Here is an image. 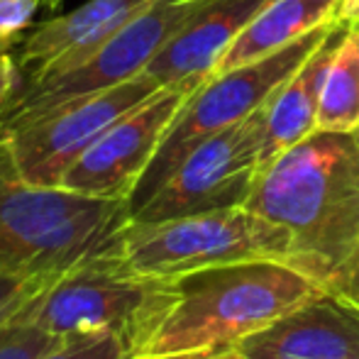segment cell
Wrapping results in <instances>:
<instances>
[{
  "label": "cell",
  "mask_w": 359,
  "mask_h": 359,
  "mask_svg": "<svg viewBox=\"0 0 359 359\" xmlns=\"http://www.w3.org/2000/svg\"><path fill=\"white\" fill-rule=\"evenodd\" d=\"M62 3H64V0H44V5H47L49 10H57V8H59V5H62Z\"/></svg>",
  "instance_id": "25"
},
{
  "label": "cell",
  "mask_w": 359,
  "mask_h": 359,
  "mask_svg": "<svg viewBox=\"0 0 359 359\" xmlns=\"http://www.w3.org/2000/svg\"><path fill=\"white\" fill-rule=\"evenodd\" d=\"M357 27H359V25H357Z\"/></svg>",
  "instance_id": "26"
},
{
  "label": "cell",
  "mask_w": 359,
  "mask_h": 359,
  "mask_svg": "<svg viewBox=\"0 0 359 359\" xmlns=\"http://www.w3.org/2000/svg\"><path fill=\"white\" fill-rule=\"evenodd\" d=\"M57 342L59 337L22 316L0 325V359H42Z\"/></svg>",
  "instance_id": "18"
},
{
  "label": "cell",
  "mask_w": 359,
  "mask_h": 359,
  "mask_svg": "<svg viewBox=\"0 0 359 359\" xmlns=\"http://www.w3.org/2000/svg\"><path fill=\"white\" fill-rule=\"evenodd\" d=\"M347 298H352L355 303H359V274L355 276V281H352V286H350V291L345 293Z\"/></svg>",
  "instance_id": "24"
},
{
  "label": "cell",
  "mask_w": 359,
  "mask_h": 359,
  "mask_svg": "<svg viewBox=\"0 0 359 359\" xmlns=\"http://www.w3.org/2000/svg\"><path fill=\"white\" fill-rule=\"evenodd\" d=\"M264 110L266 105L196 147L130 220L154 222L242 208L262 169Z\"/></svg>",
  "instance_id": "9"
},
{
  "label": "cell",
  "mask_w": 359,
  "mask_h": 359,
  "mask_svg": "<svg viewBox=\"0 0 359 359\" xmlns=\"http://www.w3.org/2000/svg\"><path fill=\"white\" fill-rule=\"evenodd\" d=\"M318 130L350 133L359 130V27L347 25L320 93Z\"/></svg>",
  "instance_id": "16"
},
{
  "label": "cell",
  "mask_w": 359,
  "mask_h": 359,
  "mask_svg": "<svg viewBox=\"0 0 359 359\" xmlns=\"http://www.w3.org/2000/svg\"><path fill=\"white\" fill-rule=\"evenodd\" d=\"M201 359H250L242 350H225V352H217V355L210 357H201Z\"/></svg>",
  "instance_id": "23"
},
{
  "label": "cell",
  "mask_w": 359,
  "mask_h": 359,
  "mask_svg": "<svg viewBox=\"0 0 359 359\" xmlns=\"http://www.w3.org/2000/svg\"><path fill=\"white\" fill-rule=\"evenodd\" d=\"M115 250L130 271L149 279H176L240 262L291 264L288 232L245 205L154 222L130 220Z\"/></svg>",
  "instance_id": "4"
},
{
  "label": "cell",
  "mask_w": 359,
  "mask_h": 359,
  "mask_svg": "<svg viewBox=\"0 0 359 359\" xmlns=\"http://www.w3.org/2000/svg\"><path fill=\"white\" fill-rule=\"evenodd\" d=\"M332 27H335V22L323 25L298 42H293L291 47L281 49L262 62L247 64V67L232 69L225 74H215L208 81H203L189 95L171 128L166 130L154 159L147 166L137 189L130 196V217L164 186V181L179 169V164L196 147L203 144L213 135L222 133V130L247 120L259 108H264L271 100V95L320 47Z\"/></svg>",
  "instance_id": "6"
},
{
  "label": "cell",
  "mask_w": 359,
  "mask_h": 359,
  "mask_svg": "<svg viewBox=\"0 0 359 359\" xmlns=\"http://www.w3.org/2000/svg\"><path fill=\"white\" fill-rule=\"evenodd\" d=\"M169 296L171 279L135 274L113 247L59 274L20 316L54 337L76 332L118 335L130 345L135 359Z\"/></svg>",
  "instance_id": "5"
},
{
  "label": "cell",
  "mask_w": 359,
  "mask_h": 359,
  "mask_svg": "<svg viewBox=\"0 0 359 359\" xmlns=\"http://www.w3.org/2000/svg\"><path fill=\"white\" fill-rule=\"evenodd\" d=\"M335 20L342 25H359V0H340Z\"/></svg>",
  "instance_id": "22"
},
{
  "label": "cell",
  "mask_w": 359,
  "mask_h": 359,
  "mask_svg": "<svg viewBox=\"0 0 359 359\" xmlns=\"http://www.w3.org/2000/svg\"><path fill=\"white\" fill-rule=\"evenodd\" d=\"M22 69H20L18 59L10 54H0V110L22 88Z\"/></svg>",
  "instance_id": "21"
},
{
  "label": "cell",
  "mask_w": 359,
  "mask_h": 359,
  "mask_svg": "<svg viewBox=\"0 0 359 359\" xmlns=\"http://www.w3.org/2000/svg\"><path fill=\"white\" fill-rule=\"evenodd\" d=\"M205 0H151L140 15L62 74L27 79L0 110V135L42 118L57 105L144 74L151 59L191 22Z\"/></svg>",
  "instance_id": "7"
},
{
  "label": "cell",
  "mask_w": 359,
  "mask_h": 359,
  "mask_svg": "<svg viewBox=\"0 0 359 359\" xmlns=\"http://www.w3.org/2000/svg\"><path fill=\"white\" fill-rule=\"evenodd\" d=\"M340 0H271L235 39L220 59L215 74L262 62L323 25L337 22ZM213 74V76H215Z\"/></svg>",
  "instance_id": "15"
},
{
  "label": "cell",
  "mask_w": 359,
  "mask_h": 359,
  "mask_svg": "<svg viewBox=\"0 0 359 359\" xmlns=\"http://www.w3.org/2000/svg\"><path fill=\"white\" fill-rule=\"evenodd\" d=\"M276 259L210 266L171 279V296L135 359H201L237 350L303 303L325 293Z\"/></svg>",
  "instance_id": "2"
},
{
  "label": "cell",
  "mask_w": 359,
  "mask_h": 359,
  "mask_svg": "<svg viewBox=\"0 0 359 359\" xmlns=\"http://www.w3.org/2000/svg\"><path fill=\"white\" fill-rule=\"evenodd\" d=\"M269 3L271 0H205L144 72L161 86H201L215 74L242 29Z\"/></svg>",
  "instance_id": "12"
},
{
  "label": "cell",
  "mask_w": 359,
  "mask_h": 359,
  "mask_svg": "<svg viewBox=\"0 0 359 359\" xmlns=\"http://www.w3.org/2000/svg\"><path fill=\"white\" fill-rule=\"evenodd\" d=\"M164 86L149 74L98 93L57 105L32 123L0 135L8 142L20 176L37 186H62L69 169L120 118L142 105Z\"/></svg>",
  "instance_id": "8"
},
{
  "label": "cell",
  "mask_w": 359,
  "mask_h": 359,
  "mask_svg": "<svg viewBox=\"0 0 359 359\" xmlns=\"http://www.w3.org/2000/svg\"><path fill=\"white\" fill-rule=\"evenodd\" d=\"M149 3L151 0H88L29 32L15 59L20 69L29 72L27 79L62 74L128 25Z\"/></svg>",
  "instance_id": "13"
},
{
  "label": "cell",
  "mask_w": 359,
  "mask_h": 359,
  "mask_svg": "<svg viewBox=\"0 0 359 359\" xmlns=\"http://www.w3.org/2000/svg\"><path fill=\"white\" fill-rule=\"evenodd\" d=\"M39 5H44V0H0V54H8L10 47L22 37Z\"/></svg>",
  "instance_id": "20"
},
{
  "label": "cell",
  "mask_w": 359,
  "mask_h": 359,
  "mask_svg": "<svg viewBox=\"0 0 359 359\" xmlns=\"http://www.w3.org/2000/svg\"><path fill=\"white\" fill-rule=\"evenodd\" d=\"M245 208L288 232L291 266L345 296L359 274V130H318L271 159Z\"/></svg>",
  "instance_id": "1"
},
{
  "label": "cell",
  "mask_w": 359,
  "mask_h": 359,
  "mask_svg": "<svg viewBox=\"0 0 359 359\" xmlns=\"http://www.w3.org/2000/svg\"><path fill=\"white\" fill-rule=\"evenodd\" d=\"M347 25L335 22L323 44L303 62L291 79L271 95L264 110V147H262V166L269 164L293 144L303 142L318 133V113H320V93L325 83L327 67L332 62L337 44L345 34Z\"/></svg>",
  "instance_id": "14"
},
{
  "label": "cell",
  "mask_w": 359,
  "mask_h": 359,
  "mask_svg": "<svg viewBox=\"0 0 359 359\" xmlns=\"http://www.w3.org/2000/svg\"><path fill=\"white\" fill-rule=\"evenodd\" d=\"M42 359H133L130 345L108 332H76L64 335Z\"/></svg>",
  "instance_id": "17"
},
{
  "label": "cell",
  "mask_w": 359,
  "mask_h": 359,
  "mask_svg": "<svg viewBox=\"0 0 359 359\" xmlns=\"http://www.w3.org/2000/svg\"><path fill=\"white\" fill-rule=\"evenodd\" d=\"M237 350L250 359H359V303L325 291Z\"/></svg>",
  "instance_id": "11"
},
{
  "label": "cell",
  "mask_w": 359,
  "mask_h": 359,
  "mask_svg": "<svg viewBox=\"0 0 359 359\" xmlns=\"http://www.w3.org/2000/svg\"><path fill=\"white\" fill-rule=\"evenodd\" d=\"M128 222V201L25 181L0 137V274H64L113 250Z\"/></svg>",
  "instance_id": "3"
},
{
  "label": "cell",
  "mask_w": 359,
  "mask_h": 359,
  "mask_svg": "<svg viewBox=\"0 0 359 359\" xmlns=\"http://www.w3.org/2000/svg\"><path fill=\"white\" fill-rule=\"evenodd\" d=\"M198 86H164L120 118L64 176L62 189L105 201H130L166 130Z\"/></svg>",
  "instance_id": "10"
},
{
  "label": "cell",
  "mask_w": 359,
  "mask_h": 359,
  "mask_svg": "<svg viewBox=\"0 0 359 359\" xmlns=\"http://www.w3.org/2000/svg\"><path fill=\"white\" fill-rule=\"evenodd\" d=\"M57 276L59 274H49V276L0 274V325L13 320L15 316H20Z\"/></svg>",
  "instance_id": "19"
}]
</instances>
